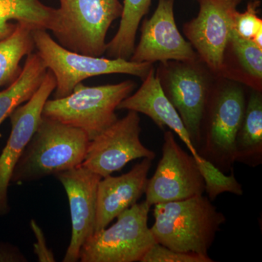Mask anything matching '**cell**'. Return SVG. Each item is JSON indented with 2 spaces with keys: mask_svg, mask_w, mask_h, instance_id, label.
Instances as JSON below:
<instances>
[{
  "mask_svg": "<svg viewBox=\"0 0 262 262\" xmlns=\"http://www.w3.org/2000/svg\"><path fill=\"white\" fill-rule=\"evenodd\" d=\"M154 218L150 229L157 244L203 256H208L215 235L226 222L225 215L203 194L155 205Z\"/></svg>",
  "mask_w": 262,
  "mask_h": 262,
  "instance_id": "1",
  "label": "cell"
},
{
  "mask_svg": "<svg viewBox=\"0 0 262 262\" xmlns=\"http://www.w3.org/2000/svg\"><path fill=\"white\" fill-rule=\"evenodd\" d=\"M90 141L83 130L42 116L10 182H32L80 166Z\"/></svg>",
  "mask_w": 262,
  "mask_h": 262,
  "instance_id": "2",
  "label": "cell"
},
{
  "mask_svg": "<svg viewBox=\"0 0 262 262\" xmlns=\"http://www.w3.org/2000/svg\"><path fill=\"white\" fill-rule=\"evenodd\" d=\"M135 88L131 80L96 87L81 82L69 96L48 99L42 116L83 130L91 141L118 120L115 111Z\"/></svg>",
  "mask_w": 262,
  "mask_h": 262,
  "instance_id": "3",
  "label": "cell"
},
{
  "mask_svg": "<svg viewBox=\"0 0 262 262\" xmlns=\"http://www.w3.org/2000/svg\"><path fill=\"white\" fill-rule=\"evenodd\" d=\"M32 35L37 53L56 78L54 98L69 96L77 84L91 77L125 74L144 79L152 67V63L147 62L88 56L70 51L54 40L46 29H34Z\"/></svg>",
  "mask_w": 262,
  "mask_h": 262,
  "instance_id": "4",
  "label": "cell"
},
{
  "mask_svg": "<svg viewBox=\"0 0 262 262\" xmlns=\"http://www.w3.org/2000/svg\"><path fill=\"white\" fill-rule=\"evenodd\" d=\"M246 108L244 91L237 86L226 88L213 99L207 98L196 152L225 173L231 171L236 163V136Z\"/></svg>",
  "mask_w": 262,
  "mask_h": 262,
  "instance_id": "5",
  "label": "cell"
},
{
  "mask_svg": "<svg viewBox=\"0 0 262 262\" xmlns=\"http://www.w3.org/2000/svg\"><path fill=\"white\" fill-rule=\"evenodd\" d=\"M59 23L53 34L56 42L70 51L101 57L106 51L108 29L120 18L119 0H59Z\"/></svg>",
  "mask_w": 262,
  "mask_h": 262,
  "instance_id": "6",
  "label": "cell"
},
{
  "mask_svg": "<svg viewBox=\"0 0 262 262\" xmlns=\"http://www.w3.org/2000/svg\"><path fill=\"white\" fill-rule=\"evenodd\" d=\"M150 206L136 203L117 217V222L86 241L80 250L81 262H136L156 244L148 226Z\"/></svg>",
  "mask_w": 262,
  "mask_h": 262,
  "instance_id": "7",
  "label": "cell"
},
{
  "mask_svg": "<svg viewBox=\"0 0 262 262\" xmlns=\"http://www.w3.org/2000/svg\"><path fill=\"white\" fill-rule=\"evenodd\" d=\"M163 155L154 175L148 179L145 201L150 206L201 195L205 184L195 158L176 141L173 133L164 134Z\"/></svg>",
  "mask_w": 262,
  "mask_h": 262,
  "instance_id": "8",
  "label": "cell"
},
{
  "mask_svg": "<svg viewBox=\"0 0 262 262\" xmlns=\"http://www.w3.org/2000/svg\"><path fill=\"white\" fill-rule=\"evenodd\" d=\"M140 117L129 110L126 116L118 119L111 126L90 141L82 166L101 178L121 170L136 159H155V153L140 140Z\"/></svg>",
  "mask_w": 262,
  "mask_h": 262,
  "instance_id": "9",
  "label": "cell"
},
{
  "mask_svg": "<svg viewBox=\"0 0 262 262\" xmlns=\"http://www.w3.org/2000/svg\"><path fill=\"white\" fill-rule=\"evenodd\" d=\"M54 75L48 70L32 97L10 114L11 132L0 155V215L10 211L8 187L15 165L28 145L42 120L45 103L56 89Z\"/></svg>",
  "mask_w": 262,
  "mask_h": 262,
  "instance_id": "10",
  "label": "cell"
},
{
  "mask_svg": "<svg viewBox=\"0 0 262 262\" xmlns=\"http://www.w3.org/2000/svg\"><path fill=\"white\" fill-rule=\"evenodd\" d=\"M241 0H198L199 13L184 26V32L202 59L212 70L224 67L225 53Z\"/></svg>",
  "mask_w": 262,
  "mask_h": 262,
  "instance_id": "11",
  "label": "cell"
},
{
  "mask_svg": "<svg viewBox=\"0 0 262 262\" xmlns=\"http://www.w3.org/2000/svg\"><path fill=\"white\" fill-rule=\"evenodd\" d=\"M174 0H158L154 14L143 22L139 45L130 61L137 63H166L170 60L193 61L195 52L183 37L176 24Z\"/></svg>",
  "mask_w": 262,
  "mask_h": 262,
  "instance_id": "12",
  "label": "cell"
},
{
  "mask_svg": "<svg viewBox=\"0 0 262 262\" xmlns=\"http://www.w3.org/2000/svg\"><path fill=\"white\" fill-rule=\"evenodd\" d=\"M55 177L67 192L72 220V237L63 261L76 262L82 246L95 232L98 185L102 178L82 165Z\"/></svg>",
  "mask_w": 262,
  "mask_h": 262,
  "instance_id": "13",
  "label": "cell"
},
{
  "mask_svg": "<svg viewBox=\"0 0 262 262\" xmlns=\"http://www.w3.org/2000/svg\"><path fill=\"white\" fill-rule=\"evenodd\" d=\"M151 161L144 158L127 173L100 180L95 232L106 228L120 213L137 203L145 192Z\"/></svg>",
  "mask_w": 262,
  "mask_h": 262,
  "instance_id": "14",
  "label": "cell"
},
{
  "mask_svg": "<svg viewBox=\"0 0 262 262\" xmlns=\"http://www.w3.org/2000/svg\"><path fill=\"white\" fill-rule=\"evenodd\" d=\"M167 83L164 91L180 115L196 149L208 96L204 77L194 67L179 66L169 71Z\"/></svg>",
  "mask_w": 262,
  "mask_h": 262,
  "instance_id": "15",
  "label": "cell"
},
{
  "mask_svg": "<svg viewBox=\"0 0 262 262\" xmlns=\"http://www.w3.org/2000/svg\"><path fill=\"white\" fill-rule=\"evenodd\" d=\"M117 110H132L144 114L150 117L160 128L169 127L179 136L195 160L199 159L201 157L193 146L190 136L180 115L165 94L153 67L150 69L139 89L135 94L130 95L124 99Z\"/></svg>",
  "mask_w": 262,
  "mask_h": 262,
  "instance_id": "16",
  "label": "cell"
},
{
  "mask_svg": "<svg viewBox=\"0 0 262 262\" xmlns=\"http://www.w3.org/2000/svg\"><path fill=\"white\" fill-rule=\"evenodd\" d=\"M30 24L35 29L58 30V9L46 6L39 0H0V39L13 33L16 24L10 20Z\"/></svg>",
  "mask_w": 262,
  "mask_h": 262,
  "instance_id": "17",
  "label": "cell"
},
{
  "mask_svg": "<svg viewBox=\"0 0 262 262\" xmlns=\"http://www.w3.org/2000/svg\"><path fill=\"white\" fill-rule=\"evenodd\" d=\"M48 68L39 53H30L18 77L0 91V125L12 112L27 102L39 89Z\"/></svg>",
  "mask_w": 262,
  "mask_h": 262,
  "instance_id": "18",
  "label": "cell"
},
{
  "mask_svg": "<svg viewBox=\"0 0 262 262\" xmlns=\"http://www.w3.org/2000/svg\"><path fill=\"white\" fill-rule=\"evenodd\" d=\"M234 148L235 162L252 168L262 163V98L258 92L248 100Z\"/></svg>",
  "mask_w": 262,
  "mask_h": 262,
  "instance_id": "19",
  "label": "cell"
},
{
  "mask_svg": "<svg viewBox=\"0 0 262 262\" xmlns=\"http://www.w3.org/2000/svg\"><path fill=\"white\" fill-rule=\"evenodd\" d=\"M30 24L17 22L13 33L0 39V87L11 84L21 72L20 62L35 48Z\"/></svg>",
  "mask_w": 262,
  "mask_h": 262,
  "instance_id": "20",
  "label": "cell"
},
{
  "mask_svg": "<svg viewBox=\"0 0 262 262\" xmlns=\"http://www.w3.org/2000/svg\"><path fill=\"white\" fill-rule=\"evenodd\" d=\"M151 0H123L120 27L104 54L108 58L129 60L135 49L136 33L141 19L149 11Z\"/></svg>",
  "mask_w": 262,
  "mask_h": 262,
  "instance_id": "21",
  "label": "cell"
},
{
  "mask_svg": "<svg viewBox=\"0 0 262 262\" xmlns=\"http://www.w3.org/2000/svg\"><path fill=\"white\" fill-rule=\"evenodd\" d=\"M196 162L204 180L205 192L210 201H214L224 192L232 193L237 196L244 194L242 185L234 177L233 169L231 170V174L226 175L211 162L201 157Z\"/></svg>",
  "mask_w": 262,
  "mask_h": 262,
  "instance_id": "22",
  "label": "cell"
},
{
  "mask_svg": "<svg viewBox=\"0 0 262 262\" xmlns=\"http://www.w3.org/2000/svg\"><path fill=\"white\" fill-rule=\"evenodd\" d=\"M230 42L245 70L252 77L261 80L262 77V48L256 46L252 39L241 37L234 29Z\"/></svg>",
  "mask_w": 262,
  "mask_h": 262,
  "instance_id": "23",
  "label": "cell"
},
{
  "mask_svg": "<svg viewBox=\"0 0 262 262\" xmlns=\"http://www.w3.org/2000/svg\"><path fill=\"white\" fill-rule=\"evenodd\" d=\"M208 256L174 251L163 245L155 244L149 248L140 262H213Z\"/></svg>",
  "mask_w": 262,
  "mask_h": 262,
  "instance_id": "24",
  "label": "cell"
},
{
  "mask_svg": "<svg viewBox=\"0 0 262 262\" xmlns=\"http://www.w3.org/2000/svg\"><path fill=\"white\" fill-rule=\"evenodd\" d=\"M256 3H250L244 13L237 11L234 29L239 35L246 39H252L255 34L262 29V20L256 15Z\"/></svg>",
  "mask_w": 262,
  "mask_h": 262,
  "instance_id": "25",
  "label": "cell"
},
{
  "mask_svg": "<svg viewBox=\"0 0 262 262\" xmlns=\"http://www.w3.org/2000/svg\"><path fill=\"white\" fill-rule=\"evenodd\" d=\"M30 226L35 236L36 243L34 245V251L40 262L56 261L54 255L48 248L42 229L34 220H31Z\"/></svg>",
  "mask_w": 262,
  "mask_h": 262,
  "instance_id": "26",
  "label": "cell"
},
{
  "mask_svg": "<svg viewBox=\"0 0 262 262\" xmlns=\"http://www.w3.org/2000/svg\"><path fill=\"white\" fill-rule=\"evenodd\" d=\"M28 261L18 248L13 245L0 243V262H27Z\"/></svg>",
  "mask_w": 262,
  "mask_h": 262,
  "instance_id": "27",
  "label": "cell"
},
{
  "mask_svg": "<svg viewBox=\"0 0 262 262\" xmlns=\"http://www.w3.org/2000/svg\"><path fill=\"white\" fill-rule=\"evenodd\" d=\"M252 40L256 46L262 48V29L258 31V32L255 34L254 37H253Z\"/></svg>",
  "mask_w": 262,
  "mask_h": 262,
  "instance_id": "28",
  "label": "cell"
}]
</instances>
